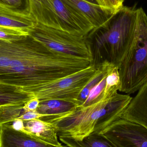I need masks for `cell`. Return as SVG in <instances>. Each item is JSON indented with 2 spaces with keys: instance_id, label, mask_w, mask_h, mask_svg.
Returning a JSON list of instances; mask_svg holds the SVG:
<instances>
[{
  "instance_id": "obj_6",
  "label": "cell",
  "mask_w": 147,
  "mask_h": 147,
  "mask_svg": "<svg viewBox=\"0 0 147 147\" xmlns=\"http://www.w3.org/2000/svg\"><path fill=\"white\" fill-rule=\"evenodd\" d=\"M29 34L53 51L87 59L93 63L92 44L87 36L71 34L37 22Z\"/></svg>"
},
{
  "instance_id": "obj_13",
  "label": "cell",
  "mask_w": 147,
  "mask_h": 147,
  "mask_svg": "<svg viewBox=\"0 0 147 147\" xmlns=\"http://www.w3.org/2000/svg\"><path fill=\"white\" fill-rule=\"evenodd\" d=\"M24 123L23 131L37 140L57 146H62L59 141L57 129L52 123L39 119L24 121Z\"/></svg>"
},
{
  "instance_id": "obj_3",
  "label": "cell",
  "mask_w": 147,
  "mask_h": 147,
  "mask_svg": "<svg viewBox=\"0 0 147 147\" xmlns=\"http://www.w3.org/2000/svg\"><path fill=\"white\" fill-rule=\"evenodd\" d=\"M133 98L117 93L107 96L88 106H79L69 112L46 117L41 120L52 123L58 136L70 137L81 141L94 132L98 120L106 114L123 112Z\"/></svg>"
},
{
  "instance_id": "obj_11",
  "label": "cell",
  "mask_w": 147,
  "mask_h": 147,
  "mask_svg": "<svg viewBox=\"0 0 147 147\" xmlns=\"http://www.w3.org/2000/svg\"><path fill=\"white\" fill-rule=\"evenodd\" d=\"M63 1L86 19L95 28L102 26L115 13L85 0Z\"/></svg>"
},
{
  "instance_id": "obj_25",
  "label": "cell",
  "mask_w": 147,
  "mask_h": 147,
  "mask_svg": "<svg viewBox=\"0 0 147 147\" xmlns=\"http://www.w3.org/2000/svg\"><path fill=\"white\" fill-rule=\"evenodd\" d=\"M13 124H12L13 127L19 131H23L24 129V123L23 121L20 119H16L15 121L13 122Z\"/></svg>"
},
{
  "instance_id": "obj_18",
  "label": "cell",
  "mask_w": 147,
  "mask_h": 147,
  "mask_svg": "<svg viewBox=\"0 0 147 147\" xmlns=\"http://www.w3.org/2000/svg\"><path fill=\"white\" fill-rule=\"evenodd\" d=\"M24 105H9L0 107V126L15 121L22 115L25 111Z\"/></svg>"
},
{
  "instance_id": "obj_24",
  "label": "cell",
  "mask_w": 147,
  "mask_h": 147,
  "mask_svg": "<svg viewBox=\"0 0 147 147\" xmlns=\"http://www.w3.org/2000/svg\"><path fill=\"white\" fill-rule=\"evenodd\" d=\"M40 103L39 99L36 97H34L24 104L23 109L25 111H35L37 110Z\"/></svg>"
},
{
  "instance_id": "obj_1",
  "label": "cell",
  "mask_w": 147,
  "mask_h": 147,
  "mask_svg": "<svg viewBox=\"0 0 147 147\" xmlns=\"http://www.w3.org/2000/svg\"><path fill=\"white\" fill-rule=\"evenodd\" d=\"M84 68L83 59L53 51L29 34L15 41L0 40V82L29 94Z\"/></svg>"
},
{
  "instance_id": "obj_8",
  "label": "cell",
  "mask_w": 147,
  "mask_h": 147,
  "mask_svg": "<svg viewBox=\"0 0 147 147\" xmlns=\"http://www.w3.org/2000/svg\"><path fill=\"white\" fill-rule=\"evenodd\" d=\"M99 134L117 147H147V129L127 120L118 119Z\"/></svg>"
},
{
  "instance_id": "obj_23",
  "label": "cell",
  "mask_w": 147,
  "mask_h": 147,
  "mask_svg": "<svg viewBox=\"0 0 147 147\" xmlns=\"http://www.w3.org/2000/svg\"><path fill=\"white\" fill-rule=\"evenodd\" d=\"M50 116L47 115L40 114L35 111H25L17 119H20L23 121H27L34 119H41L46 117Z\"/></svg>"
},
{
  "instance_id": "obj_22",
  "label": "cell",
  "mask_w": 147,
  "mask_h": 147,
  "mask_svg": "<svg viewBox=\"0 0 147 147\" xmlns=\"http://www.w3.org/2000/svg\"><path fill=\"white\" fill-rule=\"evenodd\" d=\"M98 5L105 9L115 13L123 7L124 0H96Z\"/></svg>"
},
{
  "instance_id": "obj_2",
  "label": "cell",
  "mask_w": 147,
  "mask_h": 147,
  "mask_svg": "<svg viewBox=\"0 0 147 147\" xmlns=\"http://www.w3.org/2000/svg\"><path fill=\"white\" fill-rule=\"evenodd\" d=\"M138 10L123 6L102 26L87 36L92 44L93 64L98 67L105 61L118 67L135 41Z\"/></svg>"
},
{
  "instance_id": "obj_15",
  "label": "cell",
  "mask_w": 147,
  "mask_h": 147,
  "mask_svg": "<svg viewBox=\"0 0 147 147\" xmlns=\"http://www.w3.org/2000/svg\"><path fill=\"white\" fill-rule=\"evenodd\" d=\"M59 140L68 147H117L104 136L92 132L82 140H76L70 137L59 136Z\"/></svg>"
},
{
  "instance_id": "obj_17",
  "label": "cell",
  "mask_w": 147,
  "mask_h": 147,
  "mask_svg": "<svg viewBox=\"0 0 147 147\" xmlns=\"http://www.w3.org/2000/svg\"><path fill=\"white\" fill-rule=\"evenodd\" d=\"M121 87V79L118 67L112 65L108 71L106 78V86L104 91V97L107 95H114L120 90Z\"/></svg>"
},
{
  "instance_id": "obj_14",
  "label": "cell",
  "mask_w": 147,
  "mask_h": 147,
  "mask_svg": "<svg viewBox=\"0 0 147 147\" xmlns=\"http://www.w3.org/2000/svg\"><path fill=\"white\" fill-rule=\"evenodd\" d=\"M33 97L20 87L0 82V107L24 105Z\"/></svg>"
},
{
  "instance_id": "obj_20",
  "label": "cell",
  "mask_w": 147,
  "mask_h": 147,
  "mask_svg": "<svg viewBox=\"0 0 147 147\" xmlns=\"http://www.w3.org/2000/svg\"><path fill=\"white\" fill-rule=\"evenodd\" d=\"M29 35V33L18 29L0 26V40L7 41L19 40L25 36Z\"/></svg>"
},
{
  "instance_id": "obj_12",
  "label": "cell",
  "mask_w": 147,
  "mask_h": 147,
  "mask_svg": "<svg viewBox=\"0 0 147 147\" xmlns=\"http://www.w3.org/2000/svg\"><path fill=\"white\" fill-rule=\"evenodd\" d=\"M121 118L140 124L147 129V84L132 98Z\"/></svg>"
},
{
  "instance_id": "obj_21",
  "label": "cell",
  "mask_w": 147,
  "mask_h": 147,
  "mask_svg": "<svg viewBox=\"0 0 147 147\" xmlns=\"http://www.w3.org/2000/svg\"><path fill=\"white\" fill-rule=\"evenodd\" d=\"M0 3L9 7L31 13L30 0H0Z\"/></svg>"
},
{
  "instance_id": "obj_5",
  "label": "cell",
  "mask_w": 147,
  "mask_h": 147,
  "mask_svg": "<svg viewBox=\"0 0 147 147\" xmlns=\"http://www.w3.org/2000/svg\"><path fill=\"white\" fill-rule=\"evenodd\" d=\"M38 23L79 36H87L94 27L63 0H30Z\"/></svg>"
},
{
  "instance_id": "obj_26",
  "label": "cell",
  "mask_w": 147,
  "mask_h": 147,
  "mask_svg": "<svg viewBox=\"0 0 147 147\" xmlns=\"http://www.w3.org/2000/svg\"><path fill=\"white\" fill-rule=\"evenodd\" d=\"M85 1L89 2L91 3H93V4H97L96 0H85Z\"/></svg>"
},
{
  "instance_id": "obj_9",
  "label": "cell",
  "mask_w": 147,
  "mask_h": 147,
  "mask_svg": "<svg viewBox=\"0 0 147 147\" xmlns=\"http://www.w3.org/2000/svg\"><path fill=\"white\" fill-rule=\"evenodd\" d=\"M0 147H68L57 146L40 141L24 131L15 129L9 123L0 126Z\"/></svg>"
},
{
  "instance_id": "obj_4",
  "label": "cell",
  "mask_w": 147,
  "mask_h": 147,
  "mask_svg": "<svg viewBox=\"0 0 147 147\" xmlns=\"http://www.w3.org/2000/svg\"><path fill=\"white\" fill-rule=\"evenodd\" d=\"M138 10V27L135 41L118 66L120 91H138L147 84V15L142 8Z\"/></svg>"
},
{
  "instance_id": "obj_19",
  "label": "cell",
  "mask_w": 147,
  "mask_h": 147,
  "mask_svg": "<svg viewBox=\"0 0 147 147\" xmlns=\"http://www.w3.org/2000/svg\"><path fill=\"white\" fill-rule=\"evenodd\" d=\"M108 73V71L102 79L91 90L87 99L80 106L85 107L90 105L99 101L102 98L104 91L106 86V78Z\"/></svg>"
},
{
  "instance_id": "obj_16",
  "label": "cell",
  "mask_w": 147,
  "mask_h": 147,
  "mask_svg": "<svg viewBox=\"0 0 147 147\" xmlns=\"http://www.w3.org/2000/svg\"><path fill=\"white\" fill-rule=\"evenodd\" d=\"M77 107V105L70 102L51 100L40 102L36 111L38 113L50 116L71 111Z\"/></svg>"
},
{
  "instance_id": "obj_7",
  "label": "cell",
  "mask_w": 147,
  "mask_h": 147,
  "mask_svg": "<svg viewBox=\"0 0 147 147\" xmlns=\"http://www.w3.org/2000/svg\"><path fill=\"white\" fill-rule=\"evenodd\" d=\"M94 65L65 78L37 87L32 93L40 102L59 100L73 103L78 106L80 94L99 71Z\"/></svg>"
},
{
  "instance_id": "obj_10",
  "label": "cell",
  "mask_w": 147,
  "mask_h": 147,
  "mask_svg": "<svg viewBox=\"0 0 147 147\" xmlns=\"http://www.w3.org/2000/svg\"><path fill=\"white\" fill-rule=\"evenodd\" d=\"M37 21L32 14L0 3V26L11 28L29 33Z\"/></svg>"
}]
</instances>
